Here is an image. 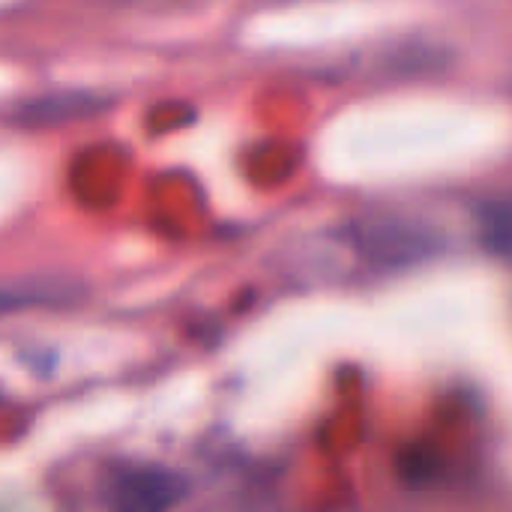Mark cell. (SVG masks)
Wrapping results in <instances>:
<instances>
[{
  "instance_id": "obj_1",
  "label": "cell",
  "mask_w": 512,
  "mask_h": 512,
  "mask_svg": "<svg viewBox=\"0 0 512 512\" xmlns=\"http://www.w3.org/2000/svg\"><path fill=\"white\" fill-rule=\"evenodd\" d=\"M186 483L162 465H120L105 480L108 507L126 512H156L183 501Z\"/></svg>"
},
{
  "instance_id": "obj_2",
  "label": "cell",
  "mask_w": 512,
  "mask_h": 512,
  "mask_svg": "<svg viewBox=\"0 0 512 512\" xmlns=\"http://www.w3.org/2000/svg\"><path fill=\"white\" fill-rule=\"evenodd\" d=\"M360 252L375 264H414L435 252L438 240L432 231L405 219H375L357 231Z\"/></svg>"
},
{
  "instance_id": "obj_3",
  "label": "cell",
  "mask_w": 512,
  "mask_h": 512,
  "mask_svg": "<svg viewBox=\"0 0 512 512\" xmlns=\"http://www.w3.org/2000/svg\"><path fill=\"white\" fill-rule=\"evenodd\" d=\"M84 282L66 273H33L21 279L0 282V315H15L27 309L75 306L84 300Z\"/></svg>"
},
{
  "instance_id": "obj_4",
  "label": "cell",
  "mask_w": 512,
  "mask_h": 512,
  "mask_svg": "<svg viewBox=\"0 0 512 512\" xmlns=\"http://www.w3.org/2000/svg\"><path fill=\"white\" fill-rule=\"evenodd\" d=\"M99 108H102V99L93 93L60 90V93H48V96L27 102L18 111V123H24V126H57V123L78 120V117H90Z\"/></svg>"
},
{
  "instance_id": "obj_5",
  "label": "cell",
  "mask_w": 512,
  "mask_h": 512,
  "mask_svg": "<svg viewBox=\"0 0 512 512\" xmlns=\"http://www.w3.org/2000/svg\"><path fill=\"white\" fill-rule=\"evenodd\" d=\"M480 228H483V240H486V246H489L492 252H498V255H507V252H510L512 216L507 201L489 204V207L483 210Z\"/></svg>"
}]
</instances>
